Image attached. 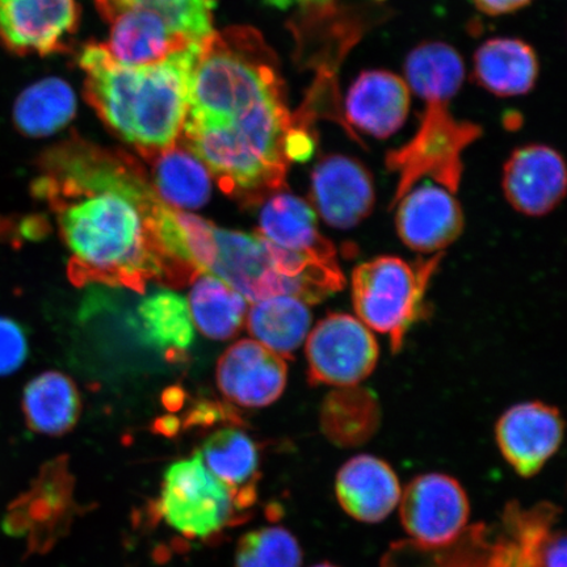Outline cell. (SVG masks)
<instances>
[{"instance_id":"cell-1","label":"cell","mask_w":567,"mask_h":567,"mask_svg":"<svg viewBox=\"0 0 567 567\" xmlns=\"http://www.w3.org/2000/svg\"><path fill=\"white\" fill-rule=\"evenodd\" d=\"M32 194L56 217L76 287L193 282L200 269L188 251L176 212L155 193L144 166L118 148L74 136L42 155Z\"/></svg>"},{"instance_id":"cell-2","label":"cell","mask_w":567,"mask_h":567,"mask_svg":"<svg viewBox=\"0 0 567 567\" xmlns=\"http://www.w3.org/2000/svg\"><path fill=\"white\" fill-rule=\"evenodd\" d=\"M279 60L258 31L231 27L202 44L182 131L224 193L254 207L287 186L292 130Z\"/></svg>"},{"instance_id":"cell-3","label":"cell","mask_w":567,"mask_h":567,"mask_svg":"<svg viewBox=\"0 0 567 567\" xmlns=\"http://www.w3.org/2000/svg\"><path fill=\"white\" fill-rule=\"evenodd\" d=\"M200 49L193 44L154 65L127 66L104 44L87 45L80 56L84 95L120 140L151 161L181 140Z\"/></svg>"},{"instance_id":"cell-4","label":"cell","mask_w":567,"mask_h":567,"mask_svg":"<svg viewBox=\"0 0 567 567\" xmlns=\"http://www.w3.org/2000/svg\"><path fill=\"white\" fill-rule=\"evenodd\" d=\"M442 254L416 264L395 257H379L354 268L352 302L358 319L368 329L390 337L392 350L402 349Z\"/></svg>"},{"instance_id":"cell-5","label":"cell","mask_w":567,"mask_h":567,"mask_svg":"<svg viewBox=\"0 0 567 567\" xmlns=\"http://www.w3.org/2000/svg\"><path fill=\"white\" fill-rule=\"evenodd\" d=\"M449 105L429 102L414 137L388 153L386 167L399 176L392 208L424 177H431L452 194L457 193L464 172L463 153L482 136V127L458 122Z\"/></svg>"},{"instance_id":"cell-6","label":"cell","mask_w":567,"mask_h":567,"mask_svg":"<svg viewBox=\"0 0 567 567\" xmlns=\"http://www.w3.org/2000/svg\"><path fill=\"white\" fill-rule=\"evenodd\" d=\"M157 512L177 534L193 540H209L243 522L246 509L236 492L208 470L197 452L168 466Z\"/></svg>"},{"instance_id":"cell-7","label":"cell","mask_w":567,"mask_h":567,"mask_svg":"<svg viewBox=\"0 0 567 567\" xmlns=\"http://www.w3.org/2000/svg\"><path fill=\"white\" fill-rule=\"evenodd\" d=\"M216 259L208 274L228 284L248 302L276 296L305 301L307 290L292 252L269 243L260 234L215 228Z\"/></svg>"},{"instance_id":"cell-8","label":"cell","mask_w":567,"mask_h":567,"mask_svg":"<svg viewBox=\"0 0 567 567\" xmlns=\"http://www.w3.org/2000/svg\"><path fill=\"white\" fill-rule=\"evenodd\" d=\"M307 342L311 385L352 388L370 378L379 361L371 329L349 315H330L310 330Z\"/></svg>"},{"instance_id":"cell-9","label":"cell","mask_w":567,"mask_h":567,"mask_svg":"<svg viewBox=\"0 0 567 567\" xmlns=\"http://www.w3.org/2000/svg\"><path fill=\"white\" fill-rule=\"evenodd\" d=\"M399 505L403 529L423 547H443L455 542L470 523V498L449 474L427 473L411 480Z\"/></svg>"},{"instance_id":"cell-10","label":"cell","mask_w":567,"mask_h":567,"mask_svg":"<svg viewBox=\"0 0 567 567\" xmlns=\"http://www.w3.org/2000/svg\"><path fill=\"white\" fill-rule=\"evenodd\" d=\"M73 482L66 461H52L42 467L30 491L12 503L3 520V529L16 537H25L31 551L51 548L70 519L73 505Z\"/></svg>"},{"instance_id":"cell-11","label":"cell","mask_w":567,"mask_h":567,"mask_svg":"<svg viewBox=\"0 0 567 567\" xmlns=\"http://www.w3.org/2000/svg\"><path fill=\"white\" fill-rule=\"evenodd\" d=\"M565 423L557 408L532 401L517 403L499 417L495 441L506 463L524 478L536 476L556 455Z\"/></svg>"},{"instance_id":"cell-12","label":"cell","mask_w":567,"mask_h":567,"mask_svg":"<svg viewBox=\"0 0 567 567\" xmlns=\"http://www.w3.org/2000/svg\"><path fill=\"white\" fill-rule=\"evenodd\" d=\"M311 208L332 228L352 229L371 215L375 195L365 166L346 155H328L311 174Z\"/></svg>"},{"instance_id":"cell-13","label":"cell","mask_w":567,"mask_h":567,"mask_svg":"<svg viewBox=\"0 0 567 567\" xmlns=\"http://www.w3.org/2000/svg\"><path fill=\"white\" fill-rule=\"evenodd\" d=\"M78 24L76 0H0V41L19 54L62 52Z\"/></svg>"},{"instance_id":"cell-14","label":"cell","mask_w":567,"mask_h":567,"mask_svg":"<svg viewBox=\"0 0 567 567\" xmlns=\"http://www.w3.org/2000/svg\"><path fill=\"white\" fill-rule=\"evenodd\" d=\"M217 385L234 405L260 409L272 405L286 390V360L257 340H239L217 364Z\"/></svg>"},{"instance_id":"cell-15","label":"cell","mask_w":567,"mask_h":567,"mask_svg":"<svg viewBox=\"0 0 567 567\" xmlns=\"http://www.w3.org/2000/svg\"><path fill=\"white\" fill-rule=\"evenodd\" d=\"M396 231L411 250L439 254L464 230V212L451 190L425 183L394 205ZM393 207V208H394Z\"/></svg>"},{"instance_id":"cell-16","label":"cell","mask_w":567,"mask_h":567,"mask_svg":"<svg viewBox=\"0 0 567 567\" xmlns=\"http://www.w3.org/2000/svg\"><path fill=\"white\" fill-rule=\"evenodd\" d=\"M567 188L563 155L545 145H527L509 155L503 168V193L512 207L529 217L549 215Z\"/></svg>"},{"instance_id":"cell-17","label":"cell","mask_w":567,"mask_h":567,"mask_svg":"<svg viewBox=\"0 0 567 567\" xmlns=\"http://www.w3.org/2000/svg\"><path fill=\"white\" fill-rule=\"evenodd\" d=\"M410 102L408 83L401 76L386 70H365L347 92V125L375 138H389L406 123Z\"/></svg>"},{"instance_id":"cell-18","label":"cell","mask_w":567,"mask_h":567,"mask_svg":"<svg viewBox=\"0 0 567 567\" xmlns=\"http://www.w3.org/2000/svg\"><path fill=\"white\" fill-rule=\"evenodd\" d=\"M401 494L400 480L393 467L380 457L354 456L337 473L339 506L360 523L384 522L399 506Z\"/></svg>"},{"instance_id":"cell-19","label":"cell","mask_w":567,"mask_h":567,"mask_svg":"<svg viewBox=\"0 0 567 567\" xmlns=\"http://www.w3.org/2000/svg\"><path fill=\"white\" fill-rule=\"evenodd\" d=\"M258 234L286 250L339 265L334 246L319 231L317 213L299 196L284 190L269 196L260 210Z\"/></svg>"},{"instance_id":"cell-20","label":"cell","mask_w":567,"mask_h":567,"mask_svg":"<svg viewBox=\"0 0 567 567\" xmlns=\"http://www.w3.org/2000/svg\"><path fill=\"white\" fill-rule=\"evenodd\" d=\"M106 21L111 34L104 47L123 65H154L194 44L151 12L123 11Z\"/></svg>"},{"instance_id":"cell-21","label":"cell","mask_w":567,"mask_h":567,"mask_svg":"<svg viewBox=\"0 0 567 567\" xmlns=\"http://www.w3.org/2000/svg\"><path fill=\"white\" fill-rule=\"evenodd\" d=\"M492 537L485 526L467 527L463 535L443 547L430 548L414 542L403 545L411 558L409 567H528L505 527Z\"/></svg>"},{"instance_id":"cell-22","label":"cell","mask_w":567,"mask_h":567,"mask_svg":"<svg viewBox=\"0 0 567 567\" xmlns=\"http://www.w3.org/2000/svg\"><path fill=\"white\" fill-rule=\"evenodd\" d=\"M473 78L496 96H519L535 87L537 55L527 42L498 38L485 42L474 54Z\"/></svg>"},{"instance_id":"cell-23","label":"cell","mask_w":567,"mask_h":567,"mask_svg":"<svg viewBox=\"0 0 567 567\" xmlns=\"http://www.w3.org/2000/svg\"><path fill=\"white\" fill-rule=\"evenodd\" d=\"M198 455L218 480L236 492L244 509L255 505L260 456L257 443L245 431L226 427L213 432Z\"/></svg>"},{"instance_id":"cell-24","label":"cell","mask_w":567,"mask_h":567,"mask_svg":"<svg viewBox=\"0 0 567 567\" xmlns=\"http://www.w3.org/2000/svg\"><path fill=\"white\" fill-rule=\"evenodd\" d=\"M21 408L30 430L62 436L80 421L82 400L73 380L61 372L49 371L25 386Z\"/></svg>"},{"instance_id":"cell-25","label":"cell","mask_w":567,"mask_h":567,"mask_svg":"<svg viewBox=\"0 0 567 567\" xmlns=\"http://www.w3.org/2000/svg\"><path fill=\"white\" fill-rule=\"evenodd\" d=\"M148 162L153 166V188L163 203L181 209H198L209 202V169L182 142L177 141Z\"/></svg>"},{"instance_id":"cell-26","label":"cell","mask_w":567,"mask_h":567,"mask_svg":"<svg viewBox=\"0 0 567 567\" xmlns=\"http://www.w3.org/2000/svg\"><path fill=\"white\" fill-rule=\"evenodd\" d=\"M137 324L144 342L168 360H179L194 344L188 303L172 290L145 297L137 309Z\"/></svg>"},{"instance_id":"cell-27","label":"cell","mask_w":567,"mask_h":567,"mask_svg":"<svg viewBox=\"0 0 567 567\" xmlns=\"http://www.w3.org/2000/svg\"><path fill=\"white\" fill-rule=\"evenodd\" d=\"M558 508L508 506L503 526L512 534L528 567H566V536L558 528Z\"/></svg>"},{"instance_id":"cell-28","label":"cell","mask_w":567,"mask_h":567,"mask_svg":"<svg viewBox=\"0 0 567 567\" xmlns=\"http://www.w3.org/2000/svg\"><path fill=\"white\" fill-rule=\"evenodd\" d=\"M310 326L308 303L293 296H276L257 302L247 316L248 332L282 359L300 349Z\"/></svg>"},{"instance_id":"cell-29","label":"cell","mask_w":567,"mask_h":567,"mask_svg":"<svg viewBox=\"0 0 567 567\" xmlns=\"http://www.w3.org/2000/svg\"><path fill=\"white\" fill-rule=\"evenodd\" d=\"M405 74L410 87L425 103H450L463 87L465 66L455 48L445 42H424L408 55Z\"/></svg>"},{"instance_id":"cell-30","label":"cell","mask_w":567,"mask_h":567,"mask_svg":"<svg viewBox=\"0 0 567 567\" xmlns=\"http://www.w3.org/2000/svg\"><path fill=\"white\" fill-rule=\"evenodd\" d=\"M76 97L60 78H47L21 92L13 106V123L28 137H48L74 118Z\"/></svg>"},{"instance_id":"cell-31","label":"cell","mask_w":567,"mask_h":567,"mask_svg":"<svg viewBox=\"0 0 567 567\" xmlns=\"http://www.w3.org/2000/svg\"><path fill=\"white\" fill-rule=\"evenodd\" d=\"M193 282L188 308L196 328L215 340L236 337L246 318L245 297L209 274L198 275Z\"/></svg>"},{"instance_id":"cell-32","label":"cell","mask_w":567,"mask_h":567,"mask_svg":"<svg viewBox=\"0 0 567 567\" xmlns=\"http://www.w3.org/2000/svg\"><path fill=\"white\" fill-rule=\"evenodd\" d=\"M324 401L321 424L323 434L339 446L364 444L378 430V402L363 390L339 388Z\"/></svg>"},{"instance_id":"cell-33","label":"cell","mask_w":567,"mask_h":567,"mask_svg":"<svg viewBox=\"0 0 567 567\" xmlns=\"http://www.w3.org/2000/svg\"><path fill=\"white\" fill-rule=\"evenodd\" d=\"M95 3L105 20L123 11L154 13L194 44H203L215 32L216 0H95Z\"/></svg>"},{"instance_id":"cell-34","label":"cell","mask_w":567,"mask_h":567,"mask_svg":"<svg viewBox=\"0 0 567 567\" xmlns=\"http://www.w3.org/2000/svg\"><path fill=\"white\" fill-rule=\"evenodd\" d=\"M302 549L286 528L269 526L240 538L234 567H302Z\"/></svg>"},{"instance_id":"cell-35","label":"cell","mask_w":567,"mask_h":567,"mask_svg":"<svg viewBox=\"0 0 567 567\" xmlns=\"http://www.w3.org/2000/svg\"><path fill=\"white\" fill-rule=\"evenodd\" d=\"M190 257L202 274H208L216 259V226L193 213L176 212Z\"/></svg>"},{"instance_id":"cell-36","label":"cell","mask_w":567,"mask_h":567,"mask_svg":"<svg viewBox=\"0 0 567 567\" xmlns=\"http://www.w3.org/2000/svg\"><path fill=\"white\" fill-rule=\"evenodd\" d=\"M28 358V340L21 326L0 316V378L20 370Z\"/></svg>"},{"instance_id":"cell-37","label":"cell","mask_w":567,"mask_h":567,"mask_svg":"<svg viewBox=\"0 0 567 567\" xmlns=\"http://www.w3.org/2000/svg\"><path fill=\"white\" fill-rule=\"evenodd\" d=\"M532 0H473L481 12L491 17L506 16L527 7Z\"/></svg>"},{"instance_id":"cell-38","label":"cell","mask_w":567,"mask_h":567,"mask_svg":"<svg viewBox=\"0 0 567 567\" xmlns=\"http://www.w3.org/2000/svg\"><path fill=\"white\" fill-rule=\"evenodd\" d=\"M268 2L274 6L281 7V9L297 4L300 7L301 12L322 9V7L336 4V0H268Z\"/></svg>"},{"instance_id":"cell-39","label":"cell","mask_w":567,"mask_h":567,"mask_svg":"<svg viewBox=\"0 0 567 567\" xmlns=\"http://www.w3.org/2000/svg\"><path fill=\"white\" fill-rule=\"evenodd\" d=\"M311 567H339V566L332 565L330 563H322V564H318V565H315V566H311Z\"/></svg>"}]
</instances>
